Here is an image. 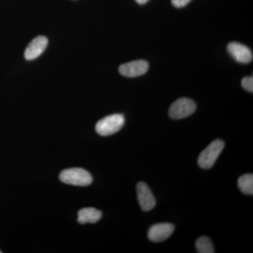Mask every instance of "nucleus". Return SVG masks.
<instances>
[{
    "instance_id": "3",
    "label": "nucleus",
    "mask_w": 253,
    "mask_h": 253,
    "mask_svg": "<svg viewBox=\"0 0 253 253\" xmlns=\"http://www.w3.org/2000/svg\"><path fill=\"white\" fill-rule=\"evenodd\" d=\"M224 148V141L221 139L213 141L206 149L200 154L198 163L203 169H209L212 168L217 161L221 151Z\"/></svg>"
},
{
    "instance_id": "8",
    "label": "nucleus",
    "mask_w": 253,
    "mask_h": 253,
    "mask_svg": "<svg viewBox=\"0 0 253 253\" xmlns=\"http://www.w3.org/2000/svg\"><path fill=\"white\" fill-rule=\"evenodd\" d=\"M227 50L231 56L236 60L237 62L241 63H249L253 60V53L247 46L244 45L241 43H229L227 46Z\"/></svg>"
},
{
    "instance_id": "6",
    "label": "nucleus",
    "mask_w": 253,
    "mask_h": 253,
    "mask_svg": "<svg viewBox=\"0 0 253 253\" xmlns=\"http://www.w3.org/2000/svg\"><path fill=\"white\" fill-rule=\"evenodd\" d=\"M138 201L140 205L141 210L144 211H151L156 206V199L151 189L146 183L139 182L136 185Z\"/></svg>"
},
{
    "instance_id": "1",
    "label": "nucleus",
    "mask_w": 253,
    "mask_h": 253,
    "mask_svg": "<svg viewBox=\"0 0 253 253\" xmlns=\"http://www.w3.org/2000/svg\"><path fill=\"white\" fill-rule=\"evenodd\" d=\"M59 179L65 184L80 186L89 185L93 180L90 173L79 168L64 169L60 173Z\"/></svg>"
},
{
    "instance_id": "5",
    "label": "nucleus",
    "mask_w": 253,
    "mask_h": 253,
    "mask_svg": "<svg viewBox=\"0 0 253 253\" xmlns=\"http://www.w3.org/2000/svg\"><path fill=\"white\" fill-rule=\"evenodd\" d=\"M149 63L144 60H137L121 65L119 72L127 78H135L142 76L149 70Z\"/></svg>"
},
{
    "instance_id": "12",
    "label": "nucleus",
    "mask_w": 253,
    "mask_h": 253,
    "mask_svg": "<svg viewBox=\"0 0 253 253\" xmlns=\"http://www.w3.org/2000/svg\"><path fill=\"white\" fill-rule=\"evenodd\" d=\"M196 248L199 253H214L212 241L207 236H202L198 239L196 242Z\"/></svg>"
},
{
    "instance_id": "9",
    "label": "nucleus",
    "mask_w": 253,
    "mask_h": 253,
    "mask_svg": "<svg viewBox=\"0 0 253 253\" xmlns=\"http://www.w3.org/2000/svg\"><path fill=\"white\" fill-rule=\"evenodd\" d=\"M48 45V40L46 37L38 36L33 39L28 44L25 51V58L28 61H32L39 57L46 49Z\"/></svg>"
},
{
    "instance_id": "13",
    "label": "nucleus",
    "mask_w": 253,
    "mask_h": 253,
    "mask_svg": "<svg viewBox=\"0 0 253 253\" xmlns=\"http://www.w3.org/2000/svg\"><path fill=\"white\" fill-rule=\"evenodd\" d=\"M241 84H242L243 87L246 90L253 91V76H248L243 78L242 82H241Z\"/></svg>"
},
{
    "instance_id": "2",
    "label": "nucleus",
    "mask_w": 253,
    "mask_h": 253,
    "mask_svg": "<svg viewBox=\"0 0 253 253\" xmlns=\"http://www.w3.org/2000/svg\"><path fill=\"white\" fill-rule=\"evenodd\" d=\"M126 120L121 114H113L106 116L100 120L96 123L95 129L99 135L107 136L112 135L115 133L121 130L124 126Z\"/></svg>"
},
{
    "instance_id": "4",
    "label": "nucleus",
    "mask_w": 253,
    "mask_h": 253,
    "mask_svg": "<svg viewBox=\"0 0 253 253\" xmlns=\"http://www.w3.org/2000/svg\"><path fill=\"white\" fill-rule=\"evenodd\" d=\"M196 105L192 99L183 97L174 101L169 109V117L179 120L189 117L195 112Z\"/></svg>"
},
{
    "instance_id": "15",
    "label": "nucleus",
    "mask_w": 253,
    "mask_h": 253,
    "mask_svg": "<svg viewBox=\"0 0 253 253\" xmlns=\"http://www.w3.org/2000/svg\"><path fill=\"white\" fill-rule=\"evenodd\" d=\"M136 2L139 4H146V2L149 1V0H135Z\"/></svg>"
},
{
    "instance_id": "10",
    "label": "nucleus",
    "mask_w": 253,
    "mask_h": 253,
    "mask_svg": "<svg viewBox=\"0 0 253 253\" xmlns=\"http://www.w3.org/2000/svg\"><path fill=\"white\" fill-rule=\"evenodd\" d=\"M102 217V212L94 208H86L81 210L78 212V222L84 224L86 223L97 222Z\"/></svg>"
},
{
    "instance_id": "14",
    "label": "nucleus",
    "mask_w": 253,
    "mask_h": 253,
    "mask_svg": "<svg viewBox=\"0 0 253 253\" xmlns=\"http://www.w3.org/2000/svg\"><path fill=\"white\" fill-rule=\"evenodd\" d=\"M191 0H171L173 6L176 8H182L186 6Z\"/></svg>"
},
{
    "instance_id": "11",
    "label": "nucleus",
    "mask_w": 253,
    "mask_h": 253,
    "mask_svg": "<svg viewBox=\"0 0 253 253\" xmlns=\"http://www.w3.org/2000/svg\"><path fill=\"white\" fill-rule=\"evenodd\" d=\"M238 185L240 190L244 194L253 195V174H246L241 176L238 180Z\"/></svg>"
},
{
    "instance_id": "7",
    "label": "nucleus",
    "mask_w": 253,
    "mask_h": 253,
    "mask_svg": "<svg viewBox=\"0 0 253 253\" xmlns=\"http://www.w3.org/2000/svg\"><path fill=\"white\" fill-rule=\"evenodd\" d=\"M174 231V226L170 223H160L151 226L148 237L153 242H162L168 239Z\"/></svg>"
},
{
    "instance_id": "16",
    "label": "nucleus",
    "mask_w": 253,
    "mask_h": 253,
    "mask_svg": "<svg viewBox=\"0 0 253 253\" xmlns=\"http://www.w3.org/2000/svg\"><path fill=\"white\" fill-rule=\"evenodd\" d=\"M1 253V251H0V253Z\"/></svg>"
}]
</instances>
